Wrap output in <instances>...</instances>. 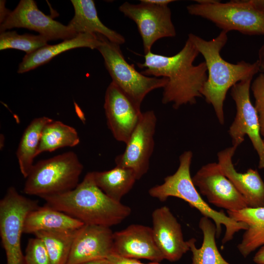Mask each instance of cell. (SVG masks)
I'll use <instances>...</instances> for the list:
<instances>
[{"instance_id":"6da1fadb","label":"cell","mask_w":264,"mask_h":264,"mask_svg":"<svg viewBox=\"0 0 264 264\" xmlns=\"http://www.w3.org/2000/svg\"><path fill=\"white\" fill-rule=\"evenodd\" d=\"M199 53L188 38L176 54L166 56L151 51L145 54L144 63H137V66L145 68L141 72L144 75L167 78L162 103H171L175 109H178L183 105L196 104L197 98L202 97L200 92L207 79V68L205 62L193 64Z\"/></svg>"},{"instance_id":"7a4b0ae2","label":"cell","mask_w":264,"mask_h":264,"mask_svg":"<svg viewBox=\"0 0 264 264\" xmlns=\"http://www.w3.org/2000/svg\"><path fill=\"white\" fill-rule=\"evenodd\" d=\"M45 205L65 213L84 224L110 227L126 219L132 210L106 195L96 184L92 172L88 173L73 189L40 197Z\"/></svg>"},{"instance_id":"3957f363","label":"cell","mask_w":264,"mask_h":264,"mask_svg":"<svg viewBox=\"0 0 264 264\" xmlns=\"http://www.w3.org/2000/svg\"><path fill=\"white\" fill-rule=\"evenodd\" d=\"M227 32L221 30L216 38L206 41L192 33L188 38L193 42L205 59L208 76L201 94L214 110L219 123H224V101L228 90L238 83L253 78L260 72L258 60L253 63L241 61L230 63L220 55L221 49L227 43Z\"/></svg>"},{"instance_id":"277c9868","label":"cell","mask_w":264,"mask_h":264,"mask_svg":"<svg viewBox=\"0 0 264 264\" xmlns=\"http://www.w3.org/2000/svg\"><path fill=\"white\" fill-rule=\"evenodd\" d=\"M193 153L190 151L183 153L179 157V164L176 172L164 178V182L151 188L149 194L161 201L168 198L176 197L187 202L197 209L204 217L212 220L216 227V238L221 233V225L225 227L222 240L224 244L232 240L235 234L247 228L246 223L237 221L229 217L223 210L218 211L212 208L201 198L194 185L190 175Z\"/></svg>"},{"instance_id":"5b68a950","label":"cell","mask_w":264,"mask_h":264,"mask_svg":"<svg viewBox=\"0 0 264 264\" xmlns=\"http://www.w3.org/2000/svg\"><path fill=\"white\" fill-rule=\"evenodd\" d=\"M83 166L70 151L34 164L26 178L23 192L39 197L62 194L79 184Z\"/></svg>"},{"instance_id":"8992f818","label":"cell","mask_w":264,"mask_h":264,"mask_svg":"<svg viewBox=\"0 0 264 264\" xmlns=\"http://www.w3.org/2000/svg\"><path fill=\"white\" fill-rule=\"evenodd\" d=\"M196 1L197 3L187 6L190 15L206 19L227 32L235 30L245 35H264V12L251 0Z\"/></svg>"},{"instance_id":"52a82bcc","label":"cell","mask_w":264,"mask_h":264,"mask_svg":"<svg viewBox=\"0 0 264 264\" xmlns=\"http://www.w3.org/2000/svg\"><path fill=\"white\" fill-rule=\"evenodd\" d=\"M101 43L97 49L102 55L112 82L116 85L139 108L146 96L152 90L164 88L168 82L166 77L143 75L133 65L125 60L119 44L97 34Z\"/></svg>"},{"instance_id":"ba28073f","label":"cell","mask_w":264,"mask_h":264,"mask_svg":"<svg viewBox=\"0 0 264 264\" xmlns=\"http://www.w3.org/2000/svg\"><path fill=\"white\" fill-rule=\"evenodd\" d=\"M38 201L21 195L10 187L0 201V236L6 255V264H26L21 248L25 218L38 208Z\"/></svg>"},{"instance_id":"9c48e42d","label":"cell","mask_w":264,"mask_h":264,"mask_svg":"<svg viewBox=\"0 0 264 264\" xmlns=\"http://www.w3.org/2000/svg\"><path fill=\"white\" fill-rule=\"evenodd\" d=\"M0 4V33L13 28H25L36 31L49 41L65 40L77 34L67 25L54 20L38 7L33 0H21L13 10L7 9Z\"/></svg>"},{"instance_id":"30bf717a","label":"cell","mask_w":264,"mask_h":264,"mask_svg":"<svg viewBox=\"0 0 264 264\" xmlns=\"http://www.w3.org/2000/svg\"><path fill=\"white\" fill-rule=\"evenodd\" d=\"M253 78L235 84L231 95L236 106V114L228 132L232 146L237 148L247 135L259 157L258 168L264 169V143L262 138L258 113L250 98V88Z\"/></svg>"},{"instance_id":"8fae6325","label":"cell","mask_w":264,"mask_h":264,"mask_svg":"<svg viewBox=\"0 0 264 264\" xmlns=\"http://www.w3.org/2000/svg\"><path fill=\"white\" fill-rule=\"evenodd\" d=\"M119 10L136 24L145 54L151 51L152 46L158 40L176 35L168 5H157L141 0L137 4L125 2Z\"/></svg>"},{"instance_id":"7c38bea8","label":"cell","mask_w":264,"mask_h":264,"mask_svg":"<svg viewBox=\"0 0 264 264\" xmlns=\"http://www.w3.org/2000/svg\"><path fill=\"white\" fill-rule=\"evenodd\" d=\"M192 178L200 194L216 207L226 211H239L249 207L245 198L224 175L218 163L203 165Z\"/></svg>"},{"instance_id":"4fadbf2b","label":"cell","mask_w":264,"mask_h":264,"mask_svg":"<svg viewBox=\"0 0 264 264\" xmlns=\"http://www.w3.org/2000/svg\"><path fill=\"white\" fill-rule=\"evenodd\" d=\"M156 121L154 111L143 112L140 120L126 143L125 151L115 158L116 166L133 170L137 180L149 170L154 145V136Z\"/></svg>"},{"instance_id":"5bb4252c","label":"cell","mask_w":264,"mask_h":264,"mask_svg":"<svg viewBox=\"0 0 264 264\" xmlns=\"http://www.w3.org/2000/svg\"><path fill=\"white\" fill-rule=\"evenodd\" d=\"M104 108L113 137L126 143L141 118L140 108L111 82L106 91Z\"/></svg>"},{"instance_id":"9a60e30c","label":"cell","mask_w":264,"mask_h":264,"mask_svg":"<svg viewBox=\"0 0 264 264\" xmlns=\"http://www.w3.org/2000/svg\"><path fill=\"white\" fill-rule=\"evenodd\" d=\"M152 217L154 238L164 259L178 261L190 250L189 241L184 240L180 224L166 206L155 209Z\"/></svg>"},{"instance_id":"2e32d148","label":"cell","mask_w":264,"mask_h":264,"mask_svg":"<svg viewBox=\"0 0 264 264\" xmlns=\"http://www.w3.org/2000/svg\"><path fill=\"white\" fill-rule=\"evenodd\" d=\"M113 242L110 227L84 224L73 242L66 264L106 259L112 253Z\"/></svg>"},{"instance_id":"e0dca14e","label":"cell","mask_w":264,"mask_h":264,"mask_svg":"<svg viewBox=\"0 0 264 264\" xmlns=\"http://www.w3.org/2000/svg\"><path fill=\"white\" fill-rule=\"evenodd\" d=\"M112 253L154 262L164 260L154 241L152 228L140 224H132L113 233Z\"/></svg>"},{"instance_id":"ac0fdd59","label":"cell","mask_w":264,"mask_h":264,"mask_svg":"<svg viewBox=\"0 0 264 264\" xmlns=\"http://www.w3.org/2000/svg\"><path fill=\"white\" fill-rule=\"evenodd\" d=\"M237 148L232 146L218 153V163L224 175L246 200L249 207H264V181L257 170L240 173L235 168L232 157Z\"/></svg>"},{"instance_id":"d6986e66","label":"cell","mask_w":264,"mask_h":264,"mask_svg":"<svg viewBox=\"0 0 264 264\" xmlns=\"http://www.w3.org/2000/svg\"><path fill=\"white\" fill-rule=\"evenodd\" d=\"M101 41L97 34L79 33L71 39L53 45H46L26 54L19 64L17 72L23 73L42 66L66 51L79 47L98 48Z\"/></svg>"},{"instance_id":"ffe728a7","label":"cell","mask_w":264,"mask_h":264,"mask_svg":"<svg viewBox=\"0 0 264 264\" xmlns=\"http://www.w3.org/2000/svg\"><path fill=\"white\" fill-rule=\"evenodd\" d=\"M71 2L74 8V15L67 25L77 34H100L119 45L125 42L122 35L102 22L98 16L94 0H71Z\"/></svg>"},{"instance_id":"44dd1931","label":"cell","mask_w":264,"mask_h":264,"mask_svg":"<svg viewBox=\"0 0 264 264\" xmlns=\"http://www.w3.org/2000/svg\"><path fill=\"white\" fill-rule=\"evenodd\" d=\"M227 215L237 221L246 224L240 243L237 248L241 255L247 257L257 248L264 245V207H247L236 211H226Z\"/></svg>"},{"instance_id":"7402d4cb","label":"cell","mask_w":264,"mask_h":264,"mask_svg":"<svg viewBox=\"0 0 264 264\" xmlns=\"http://www.w3.org/2000/svg\"><path fill=\"white\" fill-rule=\"evenodd\" d=\"M84 224L67 214L46 205L28 213L23 226V233L40 231L75 230Z\"/></svg>"},{"instance_id":"603a6c76","label":"cell","mask_w":264,"mask_h":264,"mask_svg":"<svg viewBox=\"0 0 264 264\" xmlns=\"http://www.w3.org/2000/svg\"><path fill=\"white\" fill-rule=\"evenodd\" d=\"M53 119L42 116L33 119L24 130L16 151L21 173L26 178L37 156L42 133L44 126Z\"/></svg>"},{"instance_id":"cb8c5ba5","label":"cell","mask_w":264,"mask_h":264,"mask_svg":"<svg viewBox=\"0 0 264 264\" xmlns=\"http://www.w3.org/2000/svg\"><path fill=\"white\" fill-rule=\"evenodd\" d=\"M96 185L109 197L121 202L137 180L132 169L116 166L108 171L92 172Z\"/></svg>"},{"instance_id":"d4e9b609","label":"cell","mask_w":264,"mask_h":264,"mask_svg":"<svg viewBox=\"0 0 264 264\" xmlns=\"http://www.w3.org/2000/svg\"><path fill=\"white\" fill-rule=\"evenodd\" d=\"M198 227L203 234L201 247H196L195 238L188 240L192 253L191 264H230L224 259L217 248L215 223L209 218L203 216L199 221Z\"/></svg>"},{"instance_id":"484cf974","label":"cell","mask_w":264,"mask_h":264,"mask_svg":"<svg viewBox=\"0 0 264 264\" xmlns=\"http://www.w3.org/2000/svg\"><path fill=\"white\" fill-rule=\"evenodd\" d=\"M79 142L80 138L75 129L61 121L53 120L43 130L37 155L60 148L73 147Z\"/></svg>"},{"instance_id":"4316f807","label":"cell","mask_w":264,"mask_h":264,"mask_svg":"<svg viewBox=\"0 0 264 264\" xmlns=\"http://www.w3.org/2000/svg\"><path fill=\"white\" fill-rule=\"evenodd\" d=\"M80 228L40 231L34 234L44 243L51 264H66L72 244Z\"/></svg>"},{"instance_id":"83f0119b","label":"cell","mask_w":264,"mask_h":264,"mask_svg":"<svg viewBox=\"0 0 264 264\" xmlns=\"http://www.w3.org/2000/svg\"><path fill=\"white\" fill-rule=\"evenodd\" d=\"M48 40L41 35L19 34L15 31H5L0 34V50L15 49L31 53L47 45Z\"/></svg>"},{"instance_id":"f1b7e54d","label":"cell","mask_w":264,"mask_h":264,"mask_svg":"<svg viewBox=\"0 0 264 264\" xmlns=\"http://www.w3.org/2000/svg\"><path fill=\"white\" fill-rule=\"evenodd\" d=\"M26 264H51L43 241L38 237L29 240L24 255Z\"/></svg>"},{"instance_id":"f546056e","label":"cell","mask_w":264,"mask_h":264,"mask_svg":"<svg viewBox=\"0 0 264 264\" xmlns=\"http://www.w3.org/2000/svg\"><path fill=\"white\" fill-rule=\"evenodd\" d=\"M251 89L255 99L254 107L259 118L261 134L264 138V72L260 73L255 78Z\"/></svg>"},{"instance_id":"4dcf8cb0","label":"cell","mask_w":264,"mask_h":264,"mask_svg":"<svg viewBox=\"0 0 264 264\" xmlns=\"http://www.w3.org/2000/svg\"><path fill=\"white\" fill-rule=\"evenodd\" d=\"M109 264H145L138 259L128 258L111 253L106 258Z\"/></svg>"},{"instance_id":"1f68e13d","label":"cell","mask_w":264,"mask_h":264,"mask_svg":"<svg viewBox=\"0 0 264 264\" xmlns=\"http://www.w3.org/2000/svg\"><path fill=\"white\" fill-rule=\"evenodd\" d=\"M253 260L256 264H264V245L256 252Z\"/></svg>"},{"instance_id":"d6a6232c","label":"cell","mask_w":264,"mask_h":264,"mask_svg":"<svg viewBox=\"0 0 264 264\" xmlns=\"http://www.w3.org/2000/svg\"><path fill=\"white\" fill-rule=\"evenodd\" d=\"M260 66V72H264V44L261 47L258 51V59Z\"/></svg>"},{"instance_id":"836d02e7","label":"cell","mask_w":264,"mask_h":264,"mask_svg":"<svg viewBox=\"0 0 264 264\" xmlns=\"http://www.w3.org/2000/svg\"><path fill=\"white\" fill-rule=\"evenodd\" d=\"M143 1L157 5H168L169 3L174 1L173 0H142Z\"/></svg>"},{"instance_id":"e575fe53","label":"cell","mask_w":264,"mask_h":264,"mask_svg":"<svg viewBox=\"0 0 264 264\" xmlns=\"http://www.w3.org/2000/svg\"><path fill=\"white\" fill-rule=\"evenodd\" d=\"M253 4L258 9L264 12V0H251Z\"/></svg>"},{"instance_id":"d590c367","label":"cell","mask_w":264,"mask_h":264,"mask_svg":"<svg viewBox=\"0 0 264 264\" xmlns=\"http://www.w3.org/2000/svg\"><path fill=\"white\" fill-rule=\"evenodd\" d=\"M79 264H109L107 259H101L95 260L86 263H83Z\"/></svg>"},{"instance_id":"8d00e7d4","label":"cell","mask_w":264,"mask_h":264,"mask_svg":"<svg viewBox=\"0 0 264 264\" xmlns=\"http://www.w3.org/2000/svg\"><path fill=\"white\" fill-rule=\"evenodd\" d=\"M147 264H160L159 262H152Z\"/></svg>"},{"instance_id":"74e56055","label":"cell","mask_w":264,"mask_h":264,"mask_svg":"<svg viewBox=\"0 0 264 264\" xmlns=\"http://www.w3.org/2000/svg\"><path fill=\"white\" fill-rule=\"evenodd\" d=\"M263 141H264V138H263Z\"/></svg>"}]
</instances>
